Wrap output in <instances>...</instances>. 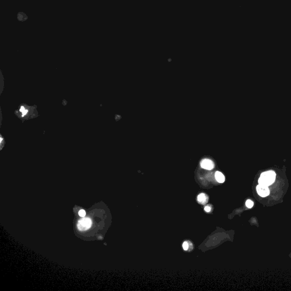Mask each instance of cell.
I'll list each match as a JSON object with an SVG mask.
<instances>
[{
	"label": "cell",
	"instance_id": "obj_3",
	"mask_svg": "<svg viewBox=\"0 0 291 291\" xmlns=\"http://www.w3.org/2000/svg\"><path fill=\"white\" fill-rule=\"evenodd\" d=\"M91 224L89 218H83L78 221V227L80 230H85L91 227Z\"/></svg>",
	"mask_w": 291,
	"mask_h": 291
},
{
	"label": "cell",
	"instance_id": "obj_2",
	"mask_svg": "<svg viewBox=\"0 0 291 291\" xmlns=\"http://www.w3.org/2000/svg\"><path fill=\"white\" fill-rule=\"evenodd\" d=\"M256 191L259 196L261 197H266L270 194V191L268 186L265 185L259 184L256 187Z\"/></svg>",
	"mask_w": 291,
	"mask_h": 291
},
{
	"label": "cell",
	"instance_id": "obj_8",
	"mask_svg": "<svg viewBox=\"0 0 291 291\" xmlns=\"http://www.w3.org/2000/svg\"><path fill=\"white\" fill-rule=\"evenodd\" d=\"M246 205L249 208H251L254 205V202L251 200H248L246 202Z\"/></svg>",
	"mask_w": 291,
	"mask_h": 291
},
{
	"label": "cell",
	"instance_id": "obj_9",
	"mask_svg": "<svg viewBox=\"0 0 291 291\" xmlns=\"http://www.w3.org/2000/svg\"><path fill=\"white\" fill-rule=\"evenodd\" d=\"M85 214H86V212H85V210H83V209L80 210L79 211V212H78V214H79V216H80V217H85Z\"/></svg>",
	"mask_w": 291,
	"mask_h": 291
},
{
	"label": "cell",
	"instance_id": "obj_5",
	"mask_svg": "<svg viewBox=\"0 0 291 291\" xmlns=\"http://www.w3.org/2000/svg\"><path fill=\"white\" fill-rule=\"evenodd\" d=\"M215 177H216L217 181L220 183H223L225 180V178L224 175L219 171H217L216 172Z\"/></svg>",
	"mask_w": 291,
	"mask_h": 291
},
{
	"label": "cell",
	"instance_id": "obj_11",
	"mask_svg": "<svg viewBox=\"0 0 291 291\" xmlns=\"http://www.w3.org/2000/svg\"><path fill=\"white\" fill-rule=\"evenodd\" d=\"M204 209H205V210L206 212H209L211 210V208H210V206H206V207H205Z\"/></svg>",
	"mask_w": 291,
	"mask_h": 291
},
{
	"label": "cell",
	"instance_id": "obj_4",
	"mask_svg": "<svg viewBox=\"0 0 291 291\" xmlns=\"http://www.w3.org/2000/svg\"><path fill=\"white\" fill-rule=\"evenodd\" d=\"M201 166L202 168H204L208 170H211L214 168V164L212 160L205 159L201 161Z\"/></svg>",
	"mask_w": 291,
	"mask_h": 291
},
{
	"label": "cell",
	"instance_id": "obj_1",
	"mask_svg": "<svg viewBox=\"0 0 291 291\" xmlns=\"http://www.w3.org/2000/svg\"><path fill=\"white\" fill-rule=\"evenodd\" d=\"M276 178V173L275 172L272 171H269L265 172H263L261 177L259 179V184L265 185L267 186H269L270 185L273 184L275 181Z\"/></svg>",
	"mask_w": 291,
	"mask_h": 291
},
{
	"label": "cell",
	"instance_id": "obj_10",
	"mask_svg": "<svg viewBox=\"0 0 291 291\" xmlns=\"http://www.w3.org/2000/svg\"><path fill=\"white\" fill-rule=\"evenodd\" d=\"M183 247L184 250H187L189 248V245L187 242H185L183 244Z\"/></svg>",
	"mask_w": 291,
	"mask_h": 291
},
{
	"label": "cell",
	"instance_id": "obj_6",
	"mask_svg": "<svg viewBox=\"0 0 291 291\" xmlns=\"http://www.w3.org/2000/svg\"><path fill=\"white\" fill-rule=\"evenodd\" d=\"M197 201L201 204H205L208 201V198L205 194L201 193L197 197Z\"/></svg>",
	"mask_w": 291,
	"mask_h": 291
},
{
	"label": "cell",
	"instance_id": "obj_7",
	"mask_svg": "<svg viewBox=\"0 0 291 291\" xmlns=\"http://www.w3.org/2000/svg\"><path fill=\"white\" fill-rule=\"evenodd\" d=\"M20 111V112L22 113V117H25V115H27V114L28 113V109H26L24 107H21Z\"/></svg>",
	"mask_w": 291,
	"mask_h": 291
}]
</instances>
